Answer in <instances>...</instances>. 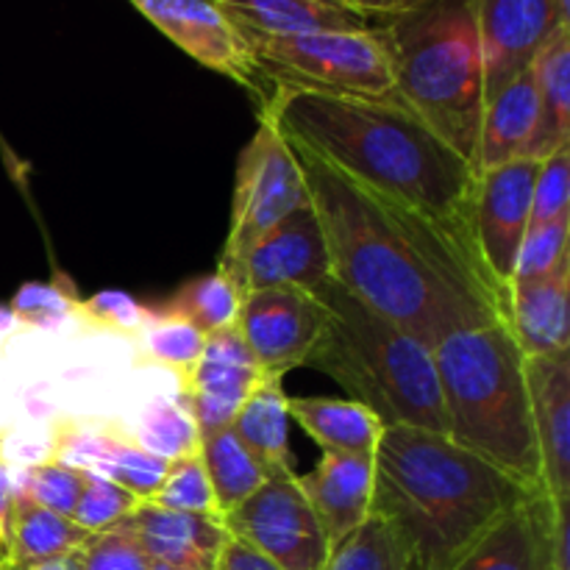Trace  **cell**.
Returning <instances> with one entry per match:
<instances>
[{"label": "cell", "instance_id": "6da1fadb", "mask_svg": "<svg viewBox=\"0 0 570 570\" xmlns=\"http://www.w3.org/2000/svg\"><path fill=\"white\" fill-rule=\"evenodd\" d=\"M287 142L321 220L334 282L429 348L462 328L510 323V287L488 271L476 237Z\"/></svg>", "mask_w": 570, "mask_h": 570}, {"label": "cell", "instance_id": "7a4b0ae2", "mask_svg": "<svg viewBox=\"0 0 570 570\" xmlns=\"http://www.w3.org/2000/svg\"><path fill=\"white\" fill-rule=\"evenodd\" d=\"M262 111L284 137L365 187L476 237V170L395 92L362 98L271 83Z\"/></svg>", "mask_w": 570, "mask_h": 570}, {"label": "cell", "instance_id": "3957f363", "mask_svg": "<svg viewBox=\"0 0 570 570\" xmlns=\"http://www.w3.org/2000/svg\"><path fill=\"white\" fill-rule=\"evenodd\" d=\"M373 465L371 512L399 532L410 570H449L507 512L546 493L415 426H384Z\"/></svg>", "mask_w": 570, "mask_h": 570}, {"label": "cell", "instance_id": "277c9868", "mask_svg": "<svg viewBox=\"0 0 570 570\" xmlns=\"http://www.w3.org/2000/svg\"><path fill=\"white\" fill-rule=\"evenodd\" d=\"M445 438L507 476L546 490L527 387V354L510 323L462 328L432 348ZM549 493V490H546Z\"/></svg>", "mask_w": 570, "mask_h": 570}, {"label": "cell", "instance_id": "5b68a950", "mask_svg": "<svg viewBox=\"0 0 570 570\" xmlns=\"http://www.w3.org/2000/svg\"><path fill=\"white\" fill-rule=\"evenodd\" d=\"M326 326L306 365L348 390L384 426H415L445 434L443 395L429 345L379 315L343 284L328 278L315 289Z\"/></svg>", "mask_w": 570, "mask_h": 570}, {"label": "cell", "instance_id": "8992f818", "mask_svg": "<svg viewBox=\"0 0 570 570\" xmlns=\"http://www.w3.org/2000/svg\"><path fill=\"white\" fill-rule=\"evenodd\" d=\"M393 92L473 165L484 115L476 0H426L373 26Z\"/></svg>", "mask_w": 570, "mask_h": 570}, {"label": "cell", "instance_id": "52a82bcc", "mask_svg": "<svg viewBox=\"0 0 570 570\" xmlns=\"http://www.w3.org/2000/svg\"><path fill=\"white\" fill-rule=\"evenodd\" d=\"M245 37V33H243ZM265 83L309 89V92L393 95L387 53L376 31H315L298 37H245Z\"/></svg>", "mask_w": 570, "mask_h": 570}, {"label": "cell", "instance_id": "ba28073f", "mask_svg": "<svg viewBox=\"0 0 570 570\" xmlns=\"http://www.w3.org/2000/svg\"><path fill=\"white\" fill-rule=\"evenodd\" d=\"M306 204H309V189H306L289 142L278 131L273 117L267 111H259L254 137L245 145L237 161L232 223H228L217 271L234 282V273H237L243 256L284 217Z\"/></svg>", "mask_w": 570, "mask_h": 570}, {"label": "cell", "instance_id": "9c48e42d", "mask_svg": "<svg viewBox=\"0 0 570 570\" xmlns=\"http://www.w3.org/2000/svg\"><path fill=\"white\" fill-rule=\"evenodd\" d=\"M228 538L250 546L282 570H323L326 534L295 471H276L254 495L223 518Z\"/></svg>", "mask_w": 570, "mask_h": 570}, {"label": "cell", "instance_id": "30bf717a", "mask_svg": "<svg viewBox=\"0 0 570 570\" xmlns=\"http://www.w3.org/2000/svg\"><path fill=\"white\" fill-rule=\"evenodd\" d=\"M323 326L326 306L321 295L298 287H271L243 295L234 328L259 373L284 379L293 367L306 365Z\"/></svg>", "mask_w": 570, "mask_h": 570}, {"label": "cell", "instance_id": "8fae6325", "mask_svg": "<svg viewBox=\"0 0 570 570\" xmlns=\"http://www.w3.org/2000/svg\"><path fill=\"white\" fill-rule=\"evenodd\" d=\"M570 499L540 493L495 521L449 570H570Z\"/></svg>", "mask_w": 570, "mask_h": 570}, {"label": "cell", "instance_id": "7c38bea8", "mask_svg": "<svg viewBox=\"0 0 570 570\" xmlns=\"http://www.w3.org/2000/svg\"><path fill=\"white\" fill-rule=\"evenodd\" d=\"M484 100L529 70L551 33L570 26V0H476Z\"/></svg>", "mask_w": 570, "mask_h": 570}, {"label": "cell", "instance_id": "4fadbf2b", "mask_svg": "<svg viewBox=\"0 0 570 570\" xmlns=\"http://www.w3.org/2000/svg\"><path fill=\"white\" fill-rule=\"evenodd\" d=\"M128 3L198 65L234 78L248 89H262V76L250 56L248 39L212 0H128Z\"/></svg>", "mask_w": 570, "mask_h": 570}, {"label": "cell", "instance_id": "5bb4252c", "mask_svg": "<svg viewBox=\"0 0 570 570\" xmlns=\"http://www.w3.org/2000/svg\"><path fill=\"white\" fill-rule=\"evenodd\" d=\"M538 159H515L479 173L476 184V245L493 278L510 287L518 250L532 220V187Z\"/></svg>", "mask_w": 570, "mask_h": 570}, {"label": "cell", "instance_id": "9a60e30c", "mask_svg": "<svg viewBox=\"0 0 570 570\" xmlns=\"http://www.w3.org/2000/svg\"><path fill=\"white\" fill-rule=\"evenodd\" d=\"M332 278L326 237L315 206L306 204L265 234L239 262L234 284L245 293L271 287H298L315 293Z\"/></svg>", "mask_w": 570, "mask_h": 570}, {"label": "cell", "instance_id": "2e32d148", "mask_svg": "<svg viewBox=\"0 0 570 570\" xmlns=\"http://www.w3.org/2000/svg\"><path fill=\"white\" fill-rule=\"evenodd\" d=\"M259 379L254 356L237 328L206 337L198 362L178 376V401L198 423V432L232 426L234 415Z\"/></svg>", "mask_w": 570, "mask_h": 570}, {"label": "cell", "instance_id": "e0dca14e", "mask_svg": "<svg viewBox=\"0 0 570 570\" xmlns=\"http://www.w3.org/2000/svg\"><path fill=\"white\" fill-rule=\"evenodd\" d=\"M50 460L100 473L142 501L154 499L170 465L167 460L145 451L120 423H98V426L65 423L56 429Z\"/></svg>", "mask_w": 570, "mask_h": 570}, {"label": "cell", "instance_id": "ac0fdd59", "mask_svg": "<svg viewBox=\"0 0 570 570\" xmlns=\"http://www.w3.org/2000/svg\"><path fill=\"white\" fill-rule=\"evenodd\" d=\"M527 387L546 490L570 499V351L527 356Z\"/></svg>", "mask_w": 570, "mask_h": 570}, {"label": "cell", "instance_id": "d6986e66", "mask_svg": "<svg viewBox=\"0 0 570 570\" xmlns=\"http://www.w3.org/2000/svg\"><path fill=\"white\" fill-rule=\"evenodd\" d=\"M373 482H376L373 456L332 454V451H323L317 465L298 476L301 490L315 510L332 549L371 515Z\"/></svg>", "mask_w": 570, "mask_h": 570}, {"label": "cell", "instance_id": "ffe728a7", "mask_svg": "<svg viewBox=\"0 0 570 570\" xmlns=\"http://www.w3.org/2000/svg\"><path fill=\"white\" fill-rule=\"evenodd\" d=\"M156 570H215L228 532L220 518L173 512L142 501L126 518Z\"/></svg>", "mask_w": 570, "mask_h": 570}, {"label": "cell", "instance_id": "44dd1931", "mask_svg": "<svg viewBox=\"0 0 570 570\" xmlns=\"http://www.w3.org/2000/svg\"><path fill=\"white\" fill-rule=\"evenodd\" d=\"M570 256L554 271L510 282V328L527 356H554L570 351L568 323Z\"/></svg>", "mask_w": 570, "mask_h": 570}, {"label": "cell", "instance_id": "7402d4cb", "mask_svg": "<svg viewBox=\"0 0 570 570\" xmlns=\"http://www.w3.org/2000/svg\"><path fill=\"white\" fill-rule=\"evenodd\" d=\"M534 128H538V87L529 67L484 100L476 156H473L476 176L507 161L527 159Z\"/></svg>", "mask_w": 570, "mask_h": 570}, {"label": "cell", "instance_id": "603a6c76", "mask_svg": "<svg viewBox=\"0 0 570 570\" xmlns=\"http://www.w3.org/2000/svg\"><path fill=\"white\" fill-rule=\"evenodd\" d=\"M245 37H298L315 31H365L371 22L340 0H212Z\"/></svg>", "mask_w": 570, "mask_h": 570}, {"label": "cell", "instance_id": "cb8c5ba5", "mask_svg": "<svg viewBox=\"0 0 570 570\" xmlns=\"http://www.w3.org/2000/svg\"><path fill=\"white\" fill-rule=\"evenodd\" d=\"M87 534L70 518L45 510L17 490L0 523V570H31L59 560L72 554Z\"/></svg>", "mask_w": 570, "mask_h": 570}, {"label": "cell", "instance_id": "d4e9b609", "mask_svg": "<svg viewBox=\"0 0 570 570\" xmlns=\"http://www.w3.org/2000/svg\"><path fill=\"white\" fill-rule=\"evenodd\" d=\"M538 87V128L527 159H549L570 148V26H560L532 61Z\"/></svg>", "mask_w": 570, "mask_h": 570}, {"label": "cell", "instance_id": "484cf974", "mask_svg": "<svg viewBox=\"0 0 570 570\" xmlns=\"http://www.w3.org/2000/svg\"><path fill=\"white\" fill-rule=\"evenodd\" d=\"M287 404L289 399L284 393V379L259 373L248 399L243 401L232 421L234 434L262 462L267 476L276 471H293Z\"/></svg>", "mask_w": 570, "mask_h": 570}, {"label": "cell", "instance_id": "4316f807", "mask_svg": "<svg viewBox=\"0 0 570 570\" xmlns=\"http://www.w3.org/2000/svg\"><path fill=\"white\" fill-rule=\"evenodd\" d=\"M289 421L298 423L323 451L376 454L384 423L351 399H289Z\"/></svg>", "mask_w": 570, "mask_h": 570}, {"label": "cell", "instance_id": "83f0119b", "mask_svg": "<svg viewBox=\"0 0 570 570\" xmlns=\"http://www.w3.org/2000/svg\"><path fill=\"white\" fill-rule=\"evenodd\" d=\"M200 462H204L220 521L228 512L237 510L248 495H254L267 479L262 462L245 449L232 426L200 434Z\"/></svg>", "mask_w": 570, "mask_h": 570}, {"label": "cell", "instance_id": "f1b7e54d", "mask_svg": "<svg viewBox=\"0 0 570 570\" xmlns=\"http://www.w3.org/2000/svg\"><path fill=\"white\" fill-rule=\"evenodd\" d=\"M239 306H243V289L220 271H215L184 284L161 312L193 323L198 332L212 337V334L237 326Z\"/></svg>", "mask_w": 570, "mask_h": 570}, {"label": "cell", "instance_id": "f546056e", "mask_svg": "<svg viewBox=\"0 0 570 570\" xmlns=\"http://www.w3.org/2000/svg\"><path fill=\"white\" fill-rule=\"evenodd\" d=\"M323 570H410V560L390 521L371 512L362 527L328 551Z\"/></svg>", "mask_w": 570, "mask_h": 570}, {"label": "cell", "instance_id": "4dcf8cb0", "mask_svg": "<svg viewBox=\"0 0 570 570\" xmlns=\"http://www.w3.org/2000/svg\"><path fill=\"white\" fill-rule=\"evenodd\" d=\"M134 440L150 451L159 460H178L184 454H193L200 445L198 423L193 421L184 404L178 399H156L145 410L139 429L134 432Z\"/></svg>", "mask_w": 570, "mask_h": 570}, {"label": "cell", "instance_id": "1f68e13d", "mask_svg": "<svg viewBox=\"0 0 570 570\" xmlns=\"http://www.w3.org/2000/svg\"><path fill=\"white\" fill-rule=\"evenodd\" d=\"M137 340L150 362H159V365L170 367L181 376L198 362L206 334L181 317L167 315V312H150Z\"/></svg>", "mask_w": 570, "mask_h": 570}, {"label": "cell", "instance_id": "d6a6232c", "mask_svg": "<svg viewBox=\"0 0 570 570\" xmlns=\"http://www.w3.org/2000/svg\"><path fill=\"white\" fill-rule=\"evenodd\" d=\"M83 482H87V471L67 465L61 460H50V456L14 473V484L20 493H26L45 510L65 518H70L76 510L83 493Z\"/></svg>", "mask_w": 570, "mask_h": 570}, {"label": "cell", "instance_id": "836d02e7", "mask_svg": "<svg viewBox=\"0 0 570 570\" xmlns=\"http://www.w3.org/2000/svg\"><path fill=\"white\" fill-rule=\"evenodd\" d=\"M150 504L173 512H193V515H217L215 495H212L209 479H206L204 462H200V445L193 454H184L167 465L165 482L154 493Z\"/></svg>", "mask_w": 570, "mask_h": 570}, {"label": "cell", "instance_id": "e575fe53", "mask_svg": "<svg viewBox=\"0 0 570 570\" xmlns=\"http://www.w3.org/2000/svg\"><path fill=\"white\" fill-rule=\"evenodd\" d=\"M76 570H156L154 560L126 521L89 532L72 551Z\"/></svg>", "mask_w": 570, "mask_h": 570}, {"label": "cell", "instance_id": "d590c367", "mask_svg": "<svg viewBox=\"0 0 570 570\" xmlns=\"http://www.w3.org/2000/svg\"><path fill=\"white\" fill-rule=\"evenodd\" d=\"M139 504H142V499L128 493L126 488L100 476V473L87 471L83 493L78 499L76 510H72L70 521L78 523L83 532H100V529H109L115 523L126 521Z\"/></svg>", "mask_w": 570, "mask_h": 570}, {"label": "cell", "instance_id": "8d00e7d4", "mask_svg": "<svg viewBox=\"0 0 570 570\" xmlns=\"http://www.w3.org/2000/svg\"><path fill=\"white\" fill-rule=\"evenodd\" d=\"M78 295L70 284H22L20 293L11 298L9 312L20 326L28 328H56L78 315Z\"/></svg>", "mask_w": 570, "mask_h": 570}, {"label": "cell", "instance_id": "74e56055", "mask_svg": "<svg viewBox=\"0 0 570 570\" xmlns=\"http://www.w3.org/2000/svg\"><path fill=\"white\" fill-rule=\"evenodd\" d=\"M568 232L570 215L557 217V220L551 223H540V226H529L527 237H523L521 243V250H518L512 282L543 276V273L554 271L566 256H570Z\"/></svg>", "mask_w": 570, "mask_h": 570}, {"label": "cell", "instance_id": "f35d334b", "mask_svg": "<svg viewBox=\"0 0 570 570\" xmlns=\"http://www.w3.org/2000/svg\"><path fill=\"white\" fill-rule=\"evenodd\" d=\"M562 215H570V148L557 150L549 159L538 161L529 226L551 223Z\"/></svg>", "mask_w": 570, "mask_h": 570}, {"label": "cell", "instance_id": "ab89813d", "mask_svg": "<svg viewBox=\"0 0 570 570\" xmlns=\"http://www.w3.org/2000/svg\"><path fill=\"white\" fill-rule=\"evenodd\" d=\"M78 315L87 317L92 326H100L104 332L137 337L150 312L142 304H137L131 295L117 293V289H104V293L92 295L89 301H81L78 304Z\"/></svg>", "mask_w": 570, "mask_h": 570}, {"label": "cell", "instance_id": "60d3db41", "mask_svg": "<svg viewBox=\"0 0 570 570\" xmlns=\"http://www.w3.org/2000/svg\"><path fill=\"white\" fill-rule=\"evenodd\" d=\"M215 570H282V568H278L276 562L267 560V557H262L259 551L250 549V546L228 538L226 546H223L220 557H217Z\"/></svg>", "mask_w": 570, "mask_h": 570}, {"label": "cell", "instance_id": "b9f144b4", "mask_svg": "<svg viewBox=\"0 0 570 570\" xmlns=\"http://www.w3.org/2000/svg\"><path fill=\"white\" fill-rule=\"evenodd\" d=\"M343 6H348L354 14H360L362 20H367L373 26V20H390V17L406 14V11L417 9L426 0H340Z\"/></svg>", "mask_w": 570, "mask_h": 570}, {"label": "cell", "instance_id": "7bdbcfd3", "mask_svg": "<svg viewBox=\"0 0 570 570\" xmlns=\"http://www.w3.org/2000/svg\"><path fill=\"white\" fill-rule=\"evenodd\" d=\"M17 484H14V471H11L9 462L0 456V523H3L6 512H9L11 501H14Z\"/></svg>", "mask_w": 570, "mask_h": 570}, {"label": "cell", "instance_id": "ee69618b", "mask_svg": "<svg viewBox=\"0 0 570 570\" xmlns=\"http://www.w3.org/2000/svg\"><path fill=\"white\" fill-rule=\"evenodd\" d=\"M17 326H20V323L14 321V315L9 312V306H0V345H3L11 334H14Z\"/></svg>", "mask_w": 570, "mask_h": 570}, {"label": "cell", "instance_id": "f6af8a7d", "mask_svg": "<svg viewBox=\"0 0 570 570\" xmlns=\"http://www.w3.org/2000/svg\"><path fill=\"white\" fill-rule=\"evenodd\" d=\"M31 570H76V562H72V554H67V557H59V560L42 562V566H37Z\"/></svg>", "mask_w": 570, "mask_h": 570}]
</instances>
